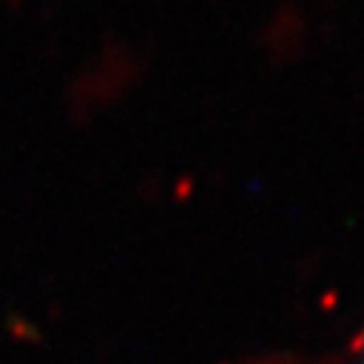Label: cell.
<instances>
[{
  "mask_svg": "<svg viewBox=\"0 0 364 364\" xmlns=\"http://www.w3.org/2000/svg\"><path fill=\"white\" fill-rule=\"evenodd\" d=\"M4 4H21V0H4Z\"/></svg>",
  "mask_w": 364,
  "mask_h": 364,
  "instance_id": "cell-1",
  "label": "cell"
}]
</instances>
